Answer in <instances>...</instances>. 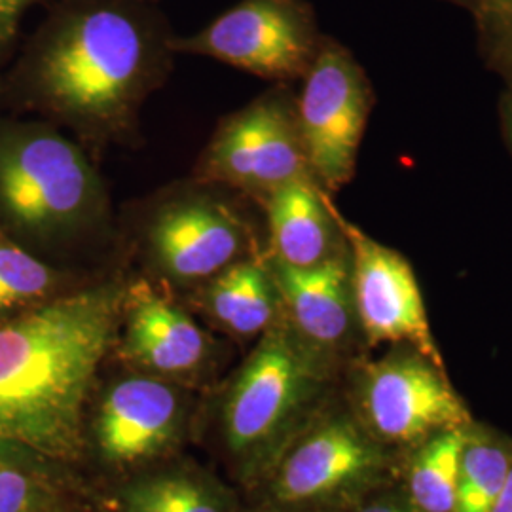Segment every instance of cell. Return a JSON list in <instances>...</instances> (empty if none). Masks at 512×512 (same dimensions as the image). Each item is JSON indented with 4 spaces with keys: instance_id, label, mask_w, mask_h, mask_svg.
Returning a JSON list of instances; mask_svg holds the SVG:
<instances>
[{
    "instance_id": "1",
    "label": "cell",
    "mask_w": 512,
    "mask_h": 512,
    "mask_svg": "<svg viewBox=\"0 0 512 512\" xmlns=\"http://www.w3.org/2000/svg\"><path fill=\"white\" fill-rule=\"evenodd\" d=\"M124 308V287L107 283L0 325V437L55 465L80 458L84 410Z\"/></svg>"
},
{
    "instance_id": "2",
    "label": "cell",
    "mask_w": 512,
    "mask_h": 512,
    "mask_svg": "<svg viewBox=\"0 0 512 512\" xmlns=\"http://www.w3.org/2000/svg\"><path fill=\"white\" fill-rule=\"evenodd\" d=\"M167 38L139 0H67L40 40L38 80L65 116L114 126L169 52Z\"/></svg>"
},
{
    "instance_id": "3",
    "label": "cell",
    "mask_w": 512,
    "mask_h": 512,
    "mask_svg": "<svg viewBox=\"0 0 512 512\" xmlns=\"http://www.w3.org/2000/svg\"><path fill=\"white\" fill-rule=\"evenodd\" d=\"M323 385L317 348L289 319L275 321L228 385L220 404L226 456L239 480L253 486L306 427Z\"/></svg>"
},
{
    "instance_id": "4",
    "label": "cell",
    "mask_w": 512,
    "mask_h": 512,
    "mask_svg": "<svg viewBox=\"0 0 512 512\" xmlns=\"http://www.w3.org/2000/svg\"><path fill=\"white\" fill-rule=\"evenodd\" d=\"M101 205V184L84 152L50 129L0 139V207L37 238H61L88 226Z\"/></svg>"
},
{
    "instance_id": "5",
    "label": "cell",
    "mask_w": 512,
    "mask_h": 512,
    "mask_svg": "<svg viewBox=\"0 0 512 512\" xmlns=\"http://www.w3.org/2000/svg\"><path fill=\"white\" fill-rule=\"evenodd\" d=\"M380 442L349 416L306 427L264 476V512H321L363 494L384 469Z\"/></svg>"
},
{
    "instance_id": "6",
    "label": "cell",
    "mask_w": 512,
    "mask_h": 512,
    "mask_svg": "<svg viewBox=\"0 0 512 512\" xmlns=\"http://www.w3.org/2000/svg\"><path fill=\"white\" fill-rule=\"evenodd\" d=\"M317 25L302 0H239L188 37L167 38V50L213 57L264 78L306 73L319 50Z\"/></svg>"
},
{
    "instance_id": "7",
    "label": "cell",
    "mask_w": 512,
    "mask_h": 512,
    "mask_svg": "<svg viewBox=\"0 0 512 512\" xmlns=\"http://www.w3.org/2000/svg\"><path fill=\"white\" fill-rule=\"evenodd\" d=\"M368 109L370 95L355 59L336 42H321L306 71L296 124L308 169L327 190L353 177Z\"/></svg>"
},
{
    "instance_id": "8",
    "label": "cell",
    "mask_w": 512,
    "mask_h": 512,
    "mask_svg": "<svg viewBox=\"0 0 512 512\" xmlns=\"http://www.w3.org/2000/svg\"><path fill=\"white\" fill-rule=\"evenodd\" d=\"M361 425L385 444L425 442L471 420L444 368L410 353L389 355L366 366L357 385Z\"/></svg>"
},
{
    "instance_id": "9",
    "label": "cell",
    "mask_w": 512,
    "mask_h": 512,
    "mask_svg": "<svg viewBox=\"0 0 512 512\" xmlns=\"http://www.w3.org/2000/svg\"><path fill=\"white\" fill-rule=\"evenodd\" d=\"M332 215L351 249L353 308L366 342L370 346L408 344L421 357L444 368L412 266L338 213Z\"/></svg>"
},
{
    "instance_id": "10",
    "label": "cell",
    "mask_w": 512,
    "mask_h": 512,
    "mask_svg": "<svg viewBox=\"0 0 512 512\" xmlns=\"http://www.w3.org/2000/svg\"><path fill=\"white\" fill-rule=\"evenodd\" d=\"M207 181L270 196L310 175L293 112L279 97H262L228 118L203 158Z\"/></svg>"
},
{
    "instance_id": "11",
    "label": "cell",
    "mask_w": 512,
    "mask_h": 512,
    "mask_svg": "<svg viewBox=\"0 0 512 512\" xmlns=\"http://www.w3.org/2000/svg\"><path fill=\"white\" fill-rule=\"evenodd\" d=\"M188 416L184 391L164 378L137 374L103 391L90 423L99 459L131 469L164 458L183 439Z\"/></svg>"
},
{
    "instance_id": "12",
    "label": "cell",
    "mask_w": 512,
    "mask_h": 512,
    "mask_svg": "<svg viewBox=\"0 0 512 512\" xmlns=\"http://www.w3.org/2000/svg\"><path fill=\"white\" fill-rule=\"evenodd\" d=\"M148 243L165 275L190 283L211 279L234 264L245 243V228L224 203L188 198L158 211Z\"/></svg>"
},
{
    "instance_id": "13",
    "label": "cell",
    "mask_w": 512,
    "mask_h": 512,
    "mask_svg": "<svg viewBox=\"0 0 512 512\" xmlns=\"http://www.w3.org/2000/svg\"><path fill=\"white\" fill-rule=\"evenodd\" d=\"M122 336V355L156 378L177 382L202 370L211 342L179 306L147 287L131 296Z\"/></svg>"
},
{
    "instance_id": "14",
    "label": "cell",
    "mask_w": 512,
    "mask_h": 512,
    "mask_svg": "<svg viewBox=\"0 0 512 512\" xmlns=\"http://www.w3.org/2000/svg\"><path fill=\"white\" fill-rule=\"evenodd\" d=\"M275 287L287 319L313 348H330L344 340L351 327L353 293L351 262L332 253L313 266L270 262Z\"/></svg>"
},
{
    "instance_id": "15",
    "label": "cell",
    "mask_w": 512,
    "mask_h": 512,
    "mask_svg": "<svg viewBox=\"0 0 512 512\" xmlns=\"http://www.w3.org/2000/svg\"><path fill=\"white\" fill-rule=\"evenodd\" d=\"M112 512H239L236 492L192 463H171L131 476Z\"/></svg>"
},
{
    "instance_id": "16",
    "label": "cell",
    "mask_w": 512,
    "mask_h": 512,
    "mask_svg": "<svg viewBox=\"0 0 512 512\" xmlns=\"http://www.w3.org/2000/svg\"><path fill=\"white\" fill-rule=\"evenodd\" d=\"M268 220L274 260L304 268L332 255L329 202L310 175L296 177L268 196Z\"/></svg>"
},
{
    "instance_id": "17",
    "label": "cell",
    "mask_w": 512,
    "mask_h": 512,
    "mask_svg": "<svg viewBox=\"0 0 512 512\" xmlns=\"http://www.w3.org/2000/svg\"><path fill=\"white\" fill-rule=\"evenodd\" d=\"M205 304L213 319L236 336L266 332L277 321L281 304L270 264L236 260L211 277Z\"/></svg>"
},
{
    "instance_id": "18",
    "label": "cell",
    "mask_w": 512,
    "mask_h": 512,
    "mask_svg": "<svg viewBox=\"0 0 512 512\" xmlns=\"http://www.w3.org/2000/svg\"><path fill=\"white\" fill-rule=\"evenodd\" d=\"M467 440L465 429H450L423 442L408 473L410 503L418 511H454L461 456Z\"/></svg>"
},
{
    "instance_id": "19",
    "label": "cell",
    "mask_w": 512,
    "mask_h": 512,
    "mask_svg": "<svg viewBox=\"0 0 512 512\" xmlns=\"http://www.w3.org/2000/svg\"><path fill=\"white\" fill-rule=\"evenodd\" d=\"M511 465L507 452L499 446L467 440L452 512H492Z\"/></svg>"
},
{
    "instance_id": "20",
    "label": "cell",
    "mask_w": 512,
    "mask_h": 512,
    "mask_svg": "<svg viewBox=\"0 0 512 512\" xmlns=\"http://www.w3.org/2000/svg\"><path fill=\"white\" fill-rule=\"evenodd\" d=\"M57 287L54 272L14 243L0 241V315L35 306Z\"/></svg>"
},
{
    "instance_id": "21",
    "label": "cell",
    "mask_w": 512,
    "mask_h": 512,
    "mask_svg": "<svg viewBox=\"0 0 512 512\" xmlns=\"http://www.w3.org/2000/svg\"><path fill=\"white\" fill-rule=\"evenodd\" d=\"M54 476L25 467H0V512L54 509Z\"/></svg>"
},
{
    "instance_id": "22",
    "label": "cell",
    "mask_w": 512,
    "mask_h": 512,
    "mask_svg": "<svg viewBox=\"0 0 512 512\" xmlns=\"http://www.w3.org/2000/svg\"><path fill=\"white\" fill-rule=\"evenodd\" d=\"M0 467H25L44 475H55V463L14 440L0 437Z\"/></svg>"
},
{
    "instance_id": "23",
    "label": "cell",
    "mask_w": 512,
    "mask_h": 512,
    "mask_svg": "<svg viewBox=\"0 0 512 512\" xmlns=\"http://www.w3.org/2000/svg\"><path fill=\"white\" fill-rule=\"evenodd\" d=\"M37 0H0V52L14 40L23 14Z\"/></svg>"
},
{
    "instance_id": "24",
    "label": "cell",
    "mask_w": 512,
    "mask_h": 512,
    "mask_svg": "<svg viewBox=\"0 0 512 512\" xmlns=\"http://www.w3.org/2000/svg\"><path fill=\"white\" fill-rule=\"evenodd\" d=\"M511 8L512 0H482V4H480L476 14L480 16L484 23L494 27L495 23L503 18Z\"/></svg>"
},
{
    "instance_id": "25",
    "label": "cell",
    "mask_w": 512,
    "mask_h": 512,
    "mask_svg": "<svg viewBox=\"0 0 512 512\" xmlns=\"http://www.w3.org/2000/svg\"><path fill=\"white\" fill-rule=\"evenodd\" d=\"M353 512H421L412 503H403L397 499H376L357 507Z\"/></svg>"
},
{
    "instance_id": "26",
    "label": "cell",
    "mask_w": 512,
    "mask_h": 512,
    "mask_svg": "<svg viewBox=\"0 0 512 512\" xmlns=\"http://www.w3.org/2000/svg\"><path fill=\"white\" fill-rule=\"evenodd\" d=\"M494 29L501 38V50L512 59V8L495 23Z\"/></svg>"
},
{
    "instance_id": "27",
    "label": "cell",
    "mask_w": 512,
    "mask_h": 512,
    "mask_svg": "<svg viewBox=\"0 0 512 512\" xmlns=\"http://www.w3.org/2000/svg\"><path fill=\"white\" fill-rule=\"evenodd\" d=\"M492 512H512V465L505 482H503V488L497 495V501H495Z\"/></svg>"
},
{
    "instance_id": "28",
    "label": "cell",
    "mask_w": 512,
    "mask_h": 512,
    "mask_svg": "<svg viewBox=\"0 0 512 512\" xmlns=\"http://www.w3.org/2000/svg\"><path fill=\"white\" fill-rule=\"evenodd\" d=\"M503 122H505V131H507V137H509L512 148V95L507 97V101L503 105Z\"/></svg>"
},
{
    "instance_id": "29",
    "label": "cell",
    "mask_w": 512,
    "mask_h": 512,
    "mask_svg": "<svg viewBox=\"0 0 512 512\" xmlns=\"http://www.w3.org/2000/svg\"><path fill=\"white\" fill-rule=\"evenodd\" d=\"M450 2H456V4H461V6L473 8L475 12H478V8H480V4H482V0H450Z\"/></svg>"
}]
</instances>
